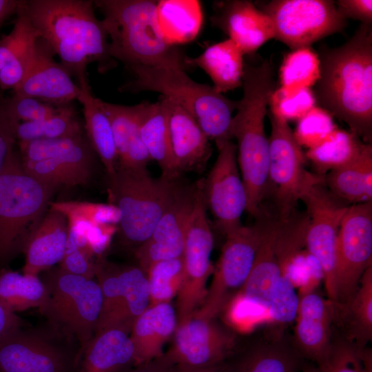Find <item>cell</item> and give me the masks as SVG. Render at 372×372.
I'll list each match as a JSON object with an SVG mask.
<instances>
[{
	"label": "cell",
	"instance_id": "obj_1",
	"mask_svg": "<svg viewBox=\"0 0 372 372\" xmlns=\"http://www.w3.org/2000/svg\"><path fill=\"white\" fill-rule=\"evenodd\" d=\"M316 100L364 143L372 138V28L361 23L342 46L321 49Z\"/></svg>",
	"mask_w": 372,
	"mask_h": 372
},
{
	"label": "cell",
	"instance_id": "obj_2",
	"mask_svg": "<svg viewBox=\"0 0 372 372\" xmlns=\"http://www.w3.org/2000/svg\"><path fill=\"white\" fill-rule=\"evenodd\" d=\"M94 1L87 0L22 1L30 21L61 59V63L74 75L80 87L89 86L87 65L98 63L104 73L114 67L110 54L109 39L94 14Z\"/></svg>",
	"mask_w": 372,
	"mask_h": 372
},
{
	"label": "cell",
	"instance_id": "obj_3",
	"mask_svg": "<svg viewBox=\"0 0 372 372\" xmlns=\"http://www.w3.org/2000/svg\"><path fill=\"white\" fill-rule=\"evenodd\" d=\"M243 95L233 116L232 137L238 142L237 161L246 190V211L253 216L260 211L268 181L269 145L265 116L274 91V72L265 60L257 65L245 63Z\"/></svg>",
	"mask_w": 372,
	"mask_h": 372
},
{
	"label": "cell",
	"instance_id": "obj_4",
	"mask_svg": "<svg viewBox=\"0 0 372 372\" xmlns=\"http://www.w3.org/2000/svg\"><path fill=\"white\" fill-rule=\"evenodd\" d=\"M109 39L110 54L129 68L134 65L166 67L186 71L187 56L168 44L159 28L157 1L98 0Z\"/></svg>",
	"mask_w": 372,
	"mask_h": 372
},
{
	"label": "cell",
	"instance_id": "obj_5",
	"mask_svg": "<svg viewBox=\"0 0 372 372\" xmlns=\"http://www.w3.org/2000/svg\"><path fill=\"white\" fill-rule=\"evenodd\" d=\"M134 78L119 88L121 92L149 91L176 103L196 121L209 140H231L233 113L238 101L217 92L212 86L192 80L185 71L166 67L134 65Z\"/></svg>",
	"mask_w": 372,
	"mask_h": 372
},
{
	"label": "cell",
	"instance_id": "obj_6",
	"mask_svg": "<svg viewBox=\"0 0 372 372\" xmlns=\"http://www.w3.org/2000/svg\"><path fill=\"white\" fill-rule=\"evenodd\" d=\"M181 185L178 179L152 178L147 169L117 166L108 176L107 192L119 211L123 237L138 247L145 242Z\"/></svg>",
	"mask_w": 372,
	"mask_h": 372
},
{
	"label": "cell",
	"instance_id": "obj_7",
	"mask_svg": "<svg viewBox=\"0 0 372 372\" xmlns=\"http://www.w3.org/2000/svg\"><path fill=\"white\" fill-rule=\"evenodd\" d=\"M55 188L25 172L13 149L0 172V267L24 246Z\"/></svg>",
	"mask_w": 372,
	"mask_h": 372
},
{
	"label": "cell",
	"instance_id": "obj_8",
	"mask_svg": "<svg viewBox=\"0 0 372 372\" xmlns=\"http://www.w3.org/2000/svg\"><path fill=\"white\" fill-rule=\"evenodd\" d=\"M309 218L295 211L282 220L273 212L251 272L235 299L265 313L282 276L305 245Z\"/></svg>",
	"mask_w": 372,
	"mask_h": 372
},
{
	"label": "cell",
	"instance_id": "obj_9",
	"mask_svg": "<svg viewBox=\"0 0 372 372\" xmlns=\"http://www.w3.org/2000/svg\"><path fill=\"white\" fill-rule=\"evenodd\" d=\"M43 282L48 294L41 311L63 333L76 338L83 347L94 336L102 310L99 282L61 268L49 272Z\"/></svg>",
	"mask_w": 372,
	"mask_h": 372
},
{
	"label": "cell",
	"instance_id": "obj_10",
	"mask_svg": "<svg viewBox=\"0 0 372 372\" xmlns=\"http://www.w3.org/2000/svg\"><path fill=\"white\" fill-rule=\"evenodd\" d=\"M272 214L261 207L254 224L242 225L226 236L205 300L194 313L215 318L231 294L241 289L251 272Z\"/></svg>",
	"mask_w": 372,
	"mask_h": 372
},
{
	"label": "cell",
	"instance_id": "obj_11",
	"mask_svg": "<svg viewBox=\"0 0 372 372\" xmlns=\"http://www.w3.org/2000/svg\"><path fill=\"white\" fill-rule=\"evenodd\" d=\"M271 132L269 138L268 181L265 196L271 195L274 213L285 220L296 211L297 202L324 175L313 174L304 167L306 156L287 121L269 112Z\"/></svg>",
	"mask_w": 372,
	"mask_h": 372
},
{
	"label": "cell",
	"instance_id": "obj_12",
	"mask_svg": "<svg viewBox=\"0 0 372 372\" xmlns=\"http://www.w3.org/2000/svg\"><path fill=\"white\" fill-rule=\"evenodd\" d=\"M271 19L275 37L292 50L309 47L347 25L330 0H273L256 3Z\"/></svg>",
	"mask_w": 372,
	"mask_h": 372
},
{
	"label": "cell",
	"instance_id": "obj_13",
	"mask_svg": "<svg viewBox=\"0 0 372 372\" xmlns=\"http://www.w3.org/2000/svg\"><path fill=\"white\" fill-rule=\"evenodd\" d=\"M203 180L185 235L182 255L183 276L175 308L177 323L190 316L202 305L207 295V279L214 271L211 262L214 239L207 217Z\"/></svg>",
	"mask_w": 372,
	"mask_h": 372
},
{
	"label": "cell",
	"instance_id": "obj_14",
	"mask_svg": "<svg viewBox=\"0 0 372 372\" xmlns=\"http://www.w3.org/2000/svg\"><path fill=\"white\" fill-rule=\"evenodd\" d=\"M309 223L305 245L320 265L327 298L336 302V242L339 227L349 206L327 189L324 179L312 185L302 196Z\"/></svg>",
	"mask_w": 372,
	"mask_h": 372
},
{
	"label": "cell",
	"instance_id": "obj_15",
	"mask_svg": "<svg viewBox=\"0 0 372 372\" xmlns=\"http://www.w3.org/2000/svg\"><path fill=\"white\" fill-rule=\"evenodd\" d=\"M372 266V202L349 206L336 242V302L343 303L357 291L365 271Z\"/></svg>",
	"mask_w": 372,
	"mask_h": 372
},
{
	"label": "cell",
	"instance_id": "obj_16",
	"mask_svg": "<svg viewBox=\"0 0 372 372\" xmlns=\"http://www.w3.org/2000/svg\"><path fill=\"white\" fill-rule=\"evenodd\" d=\"M218 156L207 178L203 181L206 208L214 216L218 229L225 235L242 225L240 218L246 211V190L239 173L237 147L231 140L216 143Z\"/></svg>",
	"mask_w": 372,
	"mask_h": 372
},
{
	"label": "cell",
	"instance_id": "obj_17",
	"mask_svg": "<svg viewBox=\"0 0 372 372\" xmlns=\"http://www.w3.org/2000/svg\"><path fill=\"white\" fill-rule=\"evenodd\" d=\"M170 349L164 353L172 364L209 366L226 362L236 351L234 335L215 318L195 313L178 322Z\"/></svg>",
	"mask_w": 372,
	"mask_h": 372
},
{
	"label": "cell",
	"instance_id": "obj_18",
	"mask_svg": "<svg viewBox=\"0 0 372 372\" xmlns=\"http://www.w3.org/2000/svg\"><path fill=\"white\" fill-rule=\"evenodd\" d=\"M200 181L181 185L151 236L136 248L135 255L138 266L145 272L156 262L182 256L185 235Z\"/></svg>",
	"mask_w": 372,
	"mask_h": 372
},
{
	"label": "cell",
	"instance_id": "obj_19",
	"mask_svg": "<svg viewBox=\"0 0 372 372\" xmlns=\"http://www.w3.org/2000/svg\"><path fill=\"white\" fill-rule=\"evenodd\" d=\"M227 360L230 372H300L306 360L284 329L268 326Z\"/></svg>",
	"mask_w": 372,
	"mask_h": 372
},
{
	"label": "cell",
	"instance_id": "obj_20",
	"mask_svg": "<svg viewBox=\"0 0 372 372\" xmlns=\"http://www.w3.org/2000/svg\"><path fill=\"white\" fill-rule=\"evenodd\" d=\"M54 55L50 45L39 37L30 69L14 94L32 97L56 107L77 101L81 90L74 83L69 71L55 61Z\"/></svg>",
	"mask_w": 372,
	"mask_h": 372
},
{
	"label": "cell",
	"instance_id": "obj_21",
	"mask_svg": "<svg viewBox=\"0 0 372 372\" xmlns=\"http://www.w3.org/2000/svg\"><path fill=\"white\" fill-rule=\"evenodd\" d=\"M293 343L309 362L320 363L328 355L333 340V304L313 291H301Z\"/></svg>",
	"mask_w": 372,
	"mask_h": 372
},
{
	"label": "cell",
	"instance_id": "obj_22",
	"mask_svg": "<svg viewBox=\"0 0 372 372\" xmlns=\"http://www.w3.org/2000/svg\"><path fill=\"white\" fill-rule=\"evenodd\" d=\"M72 366L59 349L20 327L0 337V372H71Z\"/></svg>",
	"mask_w": 372,
	"mask_h": 372
},
{
	"label": "cell",
	"instance_id": "obj_23",
	"mask_svg": "<svg viewBox=\"0 0 372 372\" xmlns=\"http://www.w3.org/2000/svg\"><path fill=\"white\" fill-rule=\"evenodd\" d=\"M211 21L239 46L244 54L254 53L275 37L270 18L249 1L215 2Z\"/></svg>",
	"mask_w": 372,
	"mask_h": 372
},
{
	"label": "cell",
	"instance_id": "obj_24",
	"mask_svg": "<svg viewBox=\"0 0 372 372\" xmlns=\"http://www.w3.org/2000/svg\"><path fill=\"white\" fill-rule=\"evenodd\" d=\"M169 102V129L176 172L179 176L185 172L202 171L211 154L209 139L192 115L171 99Z\"/></svg>",
	"mask_w": 372,
	"mask_h": 372
},
{
	"label": "cell",
	"instance_id": "obj_25",
	"mask_svg": "<svg viewBox=\"0 0 372 372\" xmlns=\"http://www.w3.org/2000/svg\"><path fill=\"white\" fill-rule=\"evenodd\" d=\"M134 365V350L130 334L118 329L94 333L82 347L71 372H128Z\"/></svg>",
	"mask_w": 372,
	"mask_h": 372
},
{
	"label": "cell",
	"instance_id": "obj_26",
	"mask_svg": "<svg viewBox=\"0 0 372 372\" xmlns=\"http://www.w3.org/2000/svg\"><path fill=\"white\" fill-rule=\"evenodd\" d=\"M97 101L110 123L118 156L117 166L147 169L151 158L140 133L141 103L127 106L98 98Z\"/></svg>",
	"mask_w": 372,
	"mask_h": 372
},
{
	"label": "cell",
	"instance_id": "obj_27",
	"mask_svg": "<svg viewBox=\"0 0 372 372\" xmlns=\"http://www.w3.org/2000/svg\"><path fill=\"white\" fill-rule=\"evenodd\" d=\"M68 236L65 216L50 209L24 246L25 261L23 273L37 276L60 262L65 254Z\"/></svg>",
	"mask_w": 372,
	"mask_h": 372
},
{
	"label": "cell",
	"instance_id": "obj_28",
	"mask_svg": "<svg viewBox=\"0 0 372 372\" xmlns=\"http://www.w3.org/2000/svg\"><path fill=\"white\" fill-rule=\"evenodd\" d=\"M177 325L176 309L170 302L149 305L134 322L130 338L134 350V365L163 355V347Z\"/></svg>",
	"mask_w": 372,
	"mask_h": 372
},
{
	"label": "cell",
	"instance_id": "obj_29",
	"mask_svg": "<svg viewBox=\"0 0 372 372\" xmlns=\"http://www.w3.org/2000/svg\"><path fill=\"white\" fill-rule=\"evenodd\" d=\"M333 304V329L359 347L372 340V266L362 275L359 287L347 301Z\"/></svg>",
	"mask_w": 372,
	"mask_h": 372
},
{
	"label": "cell",
	"instance_id": "obj_30",
	"mask_svg": "<svg viewBox=\"0 0 372 372\" xmlns=\"http://www.w3.org/2000/svg\"><path fill=\"white\" fill-rule=\"evenodd\" d=\"M141 103L140 133L151 160L158 163L162 176L178 179L169 136V99L161 95L154 103Z\"/></svg>",
	"mask_w": 372,
	"mask_h": 372
},
{
	"label": "cell",
	"instance_id": "obj_31",
	"mask_svg": "<svg viewBox=\"0 0 372 372\" xmlns=\"http://www.w3.org/2000/svg\"><path fill=\"white\" fill-rule=\"evenodd\" d=\"M244 54L239 46L229 39L208 46L196 57H188L191 68L202 69L211 79L213 87L223 93L234 90L242 83Z\"/></svg>",
	"mask_w": 372,
	"mask_h": 372
},
{
	"label": "cell",
	"instance_id": "obj_32",
	"mask_svg": "<svg viewBox=\"0 0 372 372\" xmlns=\"http://www.w3.org/2000/svg\"><path fill=\"white\" fill-rule=\"evenodd\" d=\"M329 192L345 203L372 202V147L364 143L360 152L349 163L324 175Z\"/></svg>",
	"mask_w": 372,
	"mask_h": 372
},
{
	"label": "cell",
	"instance_id": "obj_33",
	"mask_svg": "<svg viewBox=\"0 0 372 372\" xmlns=\"http://www.w3.org/2000/svg\"><path fill=\"white\" fill-rule=\"evenodd\" d=\"M124 291L113 311L97 324L95 333L118 329L129 334L136 320L149 305V286L146 272L139 266L124 267Z\"/></svg>",
	"mask_w": 372,
	"mask_h": 372
},
{
	"label": "cell",
	"instance_id": "obj_34",
	"mask_svg": "<svg viewBox=\"0 0 372 372\" xmlns=\"http://www.w3.org/2000/svg\"><path fill=\"white\" fill-rule=\"evenodd\" d=\"M156 17L165 41L175 46L193 41L203 23L201 5L196 0L158 1Z\"/></svg>",
	"mask_w": 372,
	"mask_h": 372
},
{
	"label": "cell",
	"instance_id": "obj_35",
	"mask_svg": "<svg viewBox=\"0 0 372 372\" xmlns=\"http://www.w3.org/2000/svg\"><path fill=\"white\" fill-rule=\"evenodd\" d=\"M78 99L83 106L88 142L103 164L107 176L113 174L117 167L118 156L110 121L98 103L90 86L80 87Z\"/></svg>",
	"mask_w": 372,
	"mask_h": 372
},
{
	"label": "cell",
	"instance_id": "obj_36",
	"mask_svg": "<svg viewBox=\"0 0 372 372\" xmlns=\"http://www.w3.org/2000/svg\"><path fill=\"white\" fill-rule=\"evenodd\" d=\"M47 294L44 282L37 276L0 269V302L12 312L41 309Z\"/></svg>",
	"mask_w": 372,
	"mask_h": 372
},
{
	"label": "cell",
	"instance_id": "obj_37",
	"mask_svg": "<svg viewBox=\"0 0 372 372\" xmlns=\"http://www.w3.org/2000/svg\"><path fill=\"white\" fill-rule=\"evenodd\" d=\"M300 372H372V352L347 341L333 329L327 357L320 363L306 361Z\"/></svg>",
	"mask_w": 372,
	"mask_h": 372
},
{
	"label": "cell",
	"instance_id": "obj_38",
	"mask_svg": "<svg viewBox=\"0 0 372 372\" xmlns=\"http://www.w3.org/2000/svg\"><path fill=\"white\" fill-rule=\"evenodd\" d=\"M23 169L37 180L54 188L84 185L90 176V163L70 158L21 160Z\"/></svg>",
	"mask_w": 372,
	"mask_h": 372
},
{
	"label": "cell",
	"instance_id": "obj_39",
	"mask_svg": "<svg viewBox=\"0 0 372 372\" xmlns=\"http://www.w3.org/2000/svg\"><path fill=\"white\" fill-rule=\"evenodd\" d=\"M364 143L351 132L336 129L330 138L305 154L318 172L324 174L353 160L362 150Z\"/></svg>",
	"mask_w": 372,
	"mask_h": 372
},
{
	"label": "cell",
	"instance_id": "obj_40",
	"mask_svg": "<svg viewBox=\"0 0 372 372\" xmlns=\"http://www.w3.org/2000/svg\"><path fill=\"white\" fill-rule=\"evenodd\" d=\"M15 132L19 142L81 134L80 124L71 104L61 106L56 114L48 118L39 121L19 123Z\"/></svg>",
	"mask_w": 372,
	"mask_h": 372
},
{
	"label": "cell",
	"instance_id": "obj_41",
	"mask_svg": "<svg viewBox=\"0 0 372 372\" xmlns=\"http://www.w3.org/2000/svg\"><path fill=\"white\" fill-rule=\"evenodd\" d=\"M19 147L21 159L26 161L92 157V147L82 134L70 137L19 142Z\"/></svg>",
	"mask_w": 372,
	"mask_h": 372
},
{
	"label": "cell",
	"instance_id": "obj_42",
	"mask_svg": "<svg viewBox=\"0 0 372 372\" xmlns=\"http://www.w3.org/2000/svg\"><path fill=\"white\" fill-rule=\"evenodd\" d=\"M320 59L310 48L293 50L285 58L280 70V80L289 89L309 87L320 78Z\"/></svg>",
	"mask_w": 372,
	"mask_h": 372
},
{
	"label": "cell",
	"instance_id": "obj_43",
	"mask_svg": "<svg viewBox=\"0 0 372 372\" xmlns=\"http://www.w3.org/2000/svg\"><path fill=\"white\" fill-rule=\"evenodd\" d=\"M149 305L170 302L179 291L183 276L182 256L160 261L147 271Z\"/></svg>",
	"mask_w": 372,
	"mask_h": 372
},
{
	"label": "cell",
	"instance_id": "obj_44",
	"mask_svg": "<svg viewBox=\"0 0 372 372\" xmlns=\"http://www.w3.org/2000/svg\"><path fill=\"white\" fill-rule=\"evenodd\" d=\"M21 1L12 30L0 39V71L8 63L32 48L40 37L24 12Z\"/></svg>",
	"mask_w": 372,
	"mask_h": 372
},
{
	"label": "cell",
	"instance_id": "obj_45",
	"mask_svg": "<svg viewBox=\"0 0 372 372\" xmlns=\"http://www.w3.org/2000/svg\"><path fill=\"white\" fill-rule=\"evenodd\" d=\"M337 128L333 115L315 106L298 121L293 135L301 147L310 149L327 141Z\"/></svg>",
	"mask_w": 372,
	"mask_h": 372
},
{
	"label": "cell",
	"instance_id": "obj_46",
	"mask_svg": "<svg viewBox=\"0 0 372 372\" xmlns=\"http://www.w3.org/2000/svg\"><path fill=\"white\" fill-rule=\"evenodd\" d=\"M316 97L309 87L275 89L270 99L271 111L285 121H298L316 106Z\"/></svg>",
	"mask_w": 372,
	"mask_h": 372
},
{
	"label": "cell",
	"instance_id": "obj_47",
	"mask_svg": "<svg viewBox=\"0 0 372 372\" xmlns=\"http://www.w3.org/2000/svg\"><path fill=\"white\" fill-rule=\"evenodd\" d=\"M50 209L63 214L68 221H83L90 224H118L120 214L117 207L82 201L50 203Z\"/></svg>",
	"mask_w": 372,
	"mask_h": 372
},
{
	"label": "cell",
	"instance_id": "obj_48",
	"mask_svg": "<svg viewBox=\"0 0 372 372\" xmlns=\"http://www.w3.org/2000/svg\"><path fill=\"white\" fill-rule=\"evenodd\" d=\"M298 295L288 273L280 278L266 310L268 326L284 329L295 320Z\"/></svg>",
	"mask_w": 372,
	"mask_h": 372
},
{
	"label": "cell",
	"instance_id": "obj_49",
	"mask_svg": "<svg viewBox=\"0 0 372 372\" xmlns=\"http://www.w3.org/2000/svg\"><path fill=\"white\" fill-rule=\"evenodd\" d=\"M60 107L32 97L15 94L6 99L7 111L17 123L39 121L48 118L56 114Z\"/></svg>",
	"mask_w": 372,
	"mask_h": 372
},
{
	"label": "cell",
	"instance_id": "obj_50",
	"mask_svg": "<svg viewBox=\"0 0 372 372\" xmlns=\"http://www.w3.org/2000/svg\"><path fill=\"white\" fill-rule=\"evenodd\" d=\"M92 257L90 252L81 249L66 252L60 262V268L69 273L92 279L96 273V262Z\"/></svg>",
	"mask_w": 372,
	"mask_h": 372
},
{
	"label": "cell",
	"instance_id": "obj_51",
	"mask_svg": "<svg viewBox=\"0 0 372 372\" xmlns=\"http://www.w3.org/2000/svg\"><path fill=\"white\" fill-rule=\"evenodd\" d=\"M17 123L7 111L6 99L0 96V172L7 156L14 149Z\"/></svg>",
	"mask_w": 372,
	"mask_h": 372
},
{
	"label": "cell",
	"instance_id": "obj_52",
	"mask_svg": "<svg viewBox=\"0 0 372 372\" xmlns=\"http://www.w3.org/2000/svg\"><path fill=\"white\" fill-rule=\"evenodd\" d=\"M116 229V225L111 224H93L88 228L87 245L92 255L100 254L105 249Z\"/></svg>",
	"mask_w": 372,
	"mask_h": 372
},
{
	"label": "cell",
	"instance_id": "obj_53",
	"mask_svg": "<svg viewBox=\"0 0 372 372\" xmlns=\"http://www.w3.org/2000/svg\"><path fill=\"white\" fill-rule=\"evenodd\" d=\"M335 3L346 19L351 18L359 20L362 23L371 24V0H339Z\"/></svg>",
	"mask_w": 372,
	"mask_h": 372
},
{
	"label": "cell",
	"instance_id": "obj_54",
	"mask_svg": "<svg viewBox=\"0 0 372 372\" xmlns=\"http://www.w3.org/2000/svg\"><path fill=\"white\" fill-rule=\"evenodd\" d=\"M171 366L163 354L158 358L134 365L128 372H169Z\"/></svg>",
	"mask_w": 372,
	"mask_h": 372
},
{
	"label": "cell",
	"instance_id": "obj_55",
	"mask_svg": "<svg viewBox=\"0 0 372 372\" xmlns=\"http://www.w3.org/2000/svg\"><path fill=\"white\" fill-rule=\"evenodd\" d=\"M21 319L0 302V337L9 331L21 327Z\"/></svg>",
	"mask_w": 372,
	"mask_h": 372
},
{
	"label": "cell",
	"instance_id": "obj_56",
	"mask_svg": "<svg viewBox=\"0 0 372 372\" xmlns=\"http://www.w3.org/2000/svg\"><path fill=\"white\" fill-rule=\"evenodd\" d=\"M169 372H230L227 362L201 367L172 364Z\"/></svg>",
	"mask_w": 372,
	"mask_h": 372
},
{
	"label": "cell",
	"instance_id": "obj_57",
	"mask_svg": "<svg viewBox=\"0 0 372 372\" xmlns=\"http://www.w3.org/2000/svg\"><path fill=\"white\" fill-rule=\"evenodd\" d=\"M21 1L0 0V30L5 21L16 14Z\"/></svg>",
	"mask_w": 372,
	"mask_h": 372
}]
</instances>
